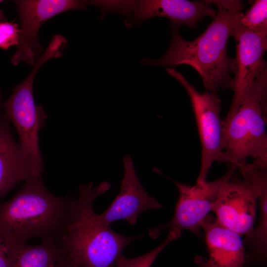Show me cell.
I'll return each instance as SVG.
<instances>
[{"label": "cell", "instance_id": "6da1fadb", "mask_svg": "<svg viewBox=\"0 0 267 267\" xmlns=\"http://www.w3.org/2000/svg\"><path fill=\"white\" fill-rule=\"evenodd\" d=\"M207 1L214 4L218 11L202 34L188 41L179 34L178 26L172 25L171 43L166 53L157 59L144 58L142 63L169 68L189 65L200 75L205 90L217 94L221 88L233 89L235 58L228 57L227 44L232 37L235 17L243 5L237 0Z\"/></svg>", "mask_w": 267, "mask_h": 267}, {"label": "cell", "instance_id": "7a4b0ae2", "mask_svg": "<svg viewBox=\"0 0 267 267\" xmlns=\"http://www.w3.org/2000/svg\"><path fill=\"white\" fill-rule=\"evenodd\" d=\"M104 181L81 184L68 222L55 239L64 254L81 267H114L125 248L142 236L121 235L104 224L93 208L94 200L110 188Z\"/></svg>", "mask_w": 267, "mask_h": 267}, {"label": "cell", "instance_id": "3957f363", "mask_svg": "<svg viewBox=\"0 0 267 267\" xmlns=\"http://www.w3.org/2000/svg\"><path fill=\"white\" fill-rule=\"evenodd\" d=\"M76 200L50 192L42 177L25 181L13 197L0 203V232L8 248L33 238L55 240L66 227Z\"/></svg>", "mask_w": 267, "mask_h": 267}, {"label": "cell", "instance_id": "277c9868", "mask_svg": "<svg viewBox=\"0 0 267 267\" xmlns=\"http://www.w3.org/2000/svg\"><path fill=\"white\" fill-rule=\"evenodd\" d=\"M267 69L254 81L239 107L222 120V163L238 169L249 158L267 165Z\"/></svg>", "mask_w": 267, "mask_h": 267}, {"label": "cell", "instance_id": "5b68a950", "mask_svg": "<svg viewBox=\"0 0 267 267\" xmlns=\"http://www.w3.org/2000/svg\"><path fill=\"white\" fill-rule=\"evenodd\" d=\"M60 56L59 46L55 43H49L27 77L15 87L10 96L1 104L2 110L15 128L21 147L40 175L44 169L38 133L44 126L47 115L41 106L35 104L33 83L37 72L46 61Z\"/></svg>", "mask_w": 267, "mask_h": 267}, {"label": "cell", "instance_id": "8992f818", "mask_svg": "<svg viewBox=\"0 0 267 267\" xmlns=\"http://www.w3.org/2000/svg\"><path fill=\"white\" fill-rule=\"evenodd\" d=\"M97 6L102 15L113 12L124 15L128 28L138 26L148 19L161 17L170 19L173 25L183 24L195 29L203 17L214 18L217 13L207 0H98Z\"/></svg>", "mask_w": 267, "mask_h": 267}, {"label": "cell", "instance_id": "52a82bcc", "mask_svg": "<svg viewBox=\"0 0 267 267\" xmlns=\"http://www.w3.org/2000/svg\"><path fill=\"white\" fill-rule=\"evenodd\" d=\"M167 73L184 87L189 95L196 119L201 146V164L196 182L207 181L213 163L222 162L223 156V125L220 117L221 100L218 94L205 90L203 93L196 89L182 74L172 68Z\"/></svg>", "mask_w": 267, "mask_h": 267}, {"label": "cell", "instance_id": "ba28073f", "mask_svg": "<svg viewBox=\"0 0 267 267\" xmlns=\"http://www.w3.org/2000/svg\"><path fill=\"white\" fill-rule=\"evenodd\" d=\"M238 168L228 165L226 173L211 181L188 185L172 180L178 191V197L174 215L169 222L149 230L151 237H157L166 229H176L180 231L188 230L199 235L201 225L206 217L212 212L222 185L232 176Z\"/></svg>", "mask_w": 267, "mask_h": 267}, {"label": "cell", "instance_id": "9c48e42d", "mask_svg": "<svg viewBox=\"0 0 267 267\" xmlns=\"http://www.w3.org/2000/svg\"><path fill=\"white\" fill-rule=\"evenodd\" d=\"M15 4L21 24V34L17 50L11 59L14 65L24 62L31 66L43 53L39 39L43 24L61 13L86 9L87 0H18Z\"/></svg>", "mask_w": 267, "mask_h": 267}, {"label": "cell", "instance_id": "30bf717a", "mask_svg": "<svg viewBox=\"0 0 267 267\" xmlns=\"http://www.w3.org/2000/svg\"><path fill=\"white\" fill-rule=\"evenodd\" d=\"M259 193L242 177H232L221 187L212 212L218 222L241 236L254 228Z\"/></svg>", "mask_w": 267, "mask_h": 267}, {"label": "cell", "instance_id": "8fae6325", "mask_svg": "<svg viewBox=\"0 0 267 267\" xmlns=\"http://www.w3.org/2000/svg\"><path fill=\"white\" fill-rule=\"evenodd\" d=\"M233 37L238 41L232 89L233 96L224 119L234 114L255 79L267 69V62L263 58L267 49V33L241 31Z\"/></svg>", "mask_w": 267, "mask_h": 267}, {"label": "cell", "instance_id": "7c38bea8", "mask_svg": "<svg viewBox=\"0 0 267 267\" xmlns=\"http://www.w3.org/2000/svg\"><path fill=\"white\" fill-rule=\"evenodd\" d=\"M123 165L124 174L119 193L103 213L98 214L100 221L107 225L120 220H125L134 225L141 213L163 207L143 187L130 155L124 157Z\"/></svg>", "mask_w": 267, "mask_h": 267}, {"label": "cell", "instance_id": "4fadbf2b", "mask_svg": "<svg viewBox=\"0 0 267 267\" xmlns=\"http://www.w3.org/2000/svg\"><path fill=\"white\" fill-rule=\"evenodd\" d=\"M208 258L197 257L198 267H244L247 254L242 236L223 226L209 214L201 225Z\"/></svg>", "mask_w": 267, "mask_h": 267}, {"label": "cell", "instance_id": "5bb4252c", "mask_svg": "<svg viewBox=\"0 0 267 267\" xmlns=\"http://www.w3.org/2000/svg\"><path fill=\"white\" fill-rule=\"evenodd\" d=\"M41 175L14 139L9 120L0 113V198L18 183Z\"/></svg>", "mask_w": 267, "mask_h": 267}, {"label": "cell", "instance_id": "9a60e30c", "mask_svg": "<svg viewBox=\"0 0 267 267\" xmlns=\"http://www.w3.org/2000/svg\"><path fill=\"white\" fill-rule=\"evenodd\" d=\"M10 267H54L65 255L54 240H42L41 244L27 243L8 248Z\"/></svg>", "mask_w": 267, "mask_h": 267}, {"label": "cell", "instance_id": "2e32d148", "mask_svg": "<svg viewBox=\"0 0 267 267\" xmlns=\"http://www.w3.org/2000/svg\"><path fill=\"white\" fill-rule=\"evenodd\" d=\"M258 190L259 218L257 226L243 240L249 250L247 258L258 262H264L267 250V175L260 174L254 179Z\"/></svg>", "mask_w": 267, "mask_h": 267}, {"label": "cell", "instance_id": "e0dca14e", "mask_svg": "<svg viewBox=\"0 0 267 267\" xmlns=\"http://www.w3.org/2000/svg\"><path fill=\"white\" fill-rule=\"evenodd\" d=\"M241 31L267 33V0H257L245 13L236 15L232 37Z\"/></svg>", "mask_w": 267, "mask_h": 267}, {"label": "cell", "instance_id": "ac0fdd59", "mask_svg": "<svg viewBox=\"0 0 267 267\" xmlns=\"http://www.w3.org/2000/svg\"><path fill=\"white\" fill-rule=\"evenodd\" d=\"M181 236V231L171 229L165 240L156 248L142 256L133 258H126L122 254L118 259L114 267H151L163 250Z\"/></svg>", "mask_w": 267, "mask_h": 267}, {"label": "cell", "instance_id": "d6986e66", "mask_svg": "<svg viewBox=\"0 0 267 267\" xmlns=\"http://www.w3.org/2000/svg\"><path fill=\"white\" fill-rule=\"evenodd\" d=\"M21 30L18 25L6 20L0 21V48L7 50L18 44Z\"/></svg>", "mask_w": 267, "mask_h": 267}, {"label": "cell", "instance_id": "ffe728a7", "mask_svg": "<svg viewBox=\"0 0 267 267\" xmlns=\"http://www.w3.org/2000/svg\"><path fill=\"white\" fill-rule=\"evenodd\" d=\"M0 267H10L9 249L0 232Z\"/></svg>", "mask_w": 267, "mask_h": 267}, {"label": "cell", "instance_id": "44dd1931", "mask_svg": "<svg viewBox=\"0 0 267 267\" xmlns=\"http://www.w3.org/2000/svg\"><path fill=\"white\" fill-rule=\"evenodd\" d=\"M54 267H81L65 254L58 261Z\"/></svg>", "mask_w": 267, "mask_h": 267}, {"label": "cell", "instance_id": "7402d4cb", "mask_svg": "<svg viewBox=\"0 0 267 267\" xmlns=\"http://www.w3.org/2000/svg\"><path fill=\"white\" fill-rule=\"evenodd\" d=\"M6 20L3 15V11L0 9V21Z\"/></svg>", "mask_w": 267, "mask_h": 267}, {"label": "cell", "instance_id": "603a6c76", "mask_svg": "<svg viewBox=\"0 0 267 267\" xmlns=\"http://www.w3.org/2000/svg\"><path fill=\"white\" fill-rule=\"evenodd\" d=\"M2 95L1 89H0V110H1V104L2 103Z\"/></svg>", "mask_w": 267, "mask_h": 267}, {"label": "cell", "instance_id": "cb8c5ba5", "mask_svg": "<svg viewBox=\"0 0 267 267\" xmlns=\"http://www.w3.org/2000/svg\"><path fill=\"white\" fill-rule=\"evenodd\" d=\"M2 1V0H0V3Z\"/></svg>", "mask_w": 267, "mask_h": 267}]
</instances>
